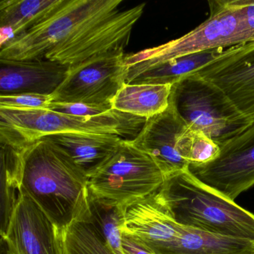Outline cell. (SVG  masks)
<instances>
[{"mask_svg":"<svg viewBox=\"0 0 254 254\" xmlns=\"http://www.w3.org/2000/svg\"><path fill=\"white\" fill-rule=\"evenodd\" d=\"M172 87V84L126 83L113 99V108L148 120L169 108Z\"/></svg>","mask_w":254,"mask_h":254,"instance_id":"obj_18","label":"cell"},{"mask_svg":"<svg viewBox=\"0 0 254 254\" xmlns=\"http://www.w3.org/2000/svg\"><path fill=\"white\" fill-rule=\"evenodd\" d=\"M112 104L107 105H90L83 103H64L53 102L50 111L78 117H93L106 114L112 111Z\"/></svg>","mask_w":254,"mask_h":254,"instance_id":"obj_22","label":"cell"},{"mask_svg":"<svg viewBox=\"0 0 254 254\" xmlns=\"http://www.w3.org/2000/svg\"><path fill=\"white\" fill-rule=\"evenodd\" d=\"M147 120L117 110L93 117H78L50 110L8 109L0 108V138L29 145L57 133L114 134L134 139Z\"/></svg>","mask_w":254,"mask_h":254,"instance_id":"obj_5","label":"cell"},{"mask_svg":"<svg viewBox=\"0 0 254 254\" xmlns=\"http://www.w3.org/2000/svg\"><path fill=\"white\" fill-rule=\"evenodd\" d=\"M90 224L117 254H125L122 229L126 222L127 206L90 196Z\"/></svg>","mask_w":254,"mask_h":254,"instance_id":"obj_19","label":"cell"},{"mask_svg":"<svg viewBox=\"0 0 254 254\" xmlns=\"http://www.w3.org/2000/svg\"><path fill=\"white\" fill-rule=\"evenodd\" d=\"M124 50L95 56L69 67L66 78L53 94L54 102L112 104L126 84L127 68Z\"/></svg>","mask_w":254,"mask_h":254,"instance_id":"obj_9","label":"cell"},{"mask_svg":"<svg viewBox=\"0 0 254 254\" xmlns=\"http://www.w3.org/2000/svg\"><path fill=\"white\" fill-rule=\"evenodd\" d=\"M122 245L125 254H152L126 233H122Z\"/></svg>","mask_w":254,"mask_h":254,"instance_id":"obj_23","label":"cell"},{"mask_svg":"<svg viewBox=\"0 0 254 254\" xmlns=\"http://www.w3.org/2000/svg\"><path fill=\"white\" fill-rule=\"evenodd\" d=\"M59 238L63 254H117L90 223H74Z\"/></svg>","mask_w":254,"mask_h":254,"instance_id":"obj_20","label":"cell"},{"mask_svg":"<svg viewBox=\"0 0 254 254\" xmlns=\"http://www.w3.org/2000/svg\"><path fill=\"white\" fill-rule=\"evenodd\" d=\"M159 254H254V242L181 224L175 239Z\"/></svg>","mask_w":254,"mask_h":254,"instance_id":"obj_15","label":"cell"},{"mask_svg":"<svg viewBox=\"0 0 254 254\" xmlns=\"http://www.w3.org/2000/svg\"><path fill=\"white\" fill-rule=\"evenodd\" d=\"M123 0H63L41 23L1 46L0 59H45L71 67L125 50L145 4L120 9Z\"/></svg>","mask_w":254,"mask_h":254,"instance_id":"obj_1","label":"cell"},{"mask_svg":"<svg viewBox=\"0 0 254 254\" xmlns=\"http://www.w3.org/2000/svg\"><path fill=\"white\" fill-rule=\"evenodd\" d=\"M157 195L187 227L254 242V213L197 178L190 168L166 177Z\"/></svg>","mask_w":254,"mask_h":254,"instance_id":"obj_3","label":"cell"},{"mask_svg":"<svg viewBox=\"0 0 254 254\" xmlns=\"http://www.w3.org/2000/svg\"><path fill=\"white\" fill-rule=\"evenodd\" d=\"M205 136L187 124L169 103L164 112L147 120L130 141L151 157L166 178L191 166L197 147Z\"/></svg>","mask_w":254,"mask_h":254,"instance_id":"obj_8","label":"cell"},{"mask_svg":"<svg viewBox=\"0 0 254 254\" xmlns=\"http://www.w3.org/2000/svg\"><path fill=\"white\" fill-rule=\"evenodd\" d=\"M170 103L191 128L220 146L254 122L244 115L218 86L197 74L187 75L172 85Z\"/></svg>","mask_w":254,"mask_h":254,"instance_id":"obj_6","label":"cell"},{"mask_svg":"<svg viewBox=\"0 0 254 254\" xmlns=\"http://www.w3.org/2000/svg\"><path fill=\"white\" fill-rule=\"evenodd\" d=\"M220 147L219 156L215 160L190 169L200 181L235 200L254 187V122Z\"/></svg>","mask_w":254,"mask_h":254,"instance_id":"obj_10","label":"cell"},{"mask_svg":"<svg viewBox=\"0 0 254 254\" xmlns=\"http://www.w3.org/2000/svg\"><path fill=\"white\" fill-rule=\"evenodd\" d=\"M166 180L148 154L124 139L115 154L89 178L90 196L128 206L157 192Z\"/></svg>","mask_w":254,"mask_h":254,"instance_id":"obj_7","label":"cell"},{"mask_svg":"<svg viewBox=\"0 0 254 254\" xmlns=\"http://www.w3.org/2000/svg\"><path fill=\"white\" fill-rule=\"evenodd\" d=\"M227 49H214L171 59L154 66L127 71L126 84H172L194 73Z\"/></svg>","mask_w":254,"mask_h":254,"instance_id":"obj_16","label":"cell"},{"mask_svg":"<svg viewBox=\"0 0 254 254\" xmlns=\"http://www.w3.org/2000/svg\"><path fill=\"white\" fill-rule=\"evenodd\" d=\"M44 138L66 151L88 178L115 154L125 139L117 135L79 133H57Z\"/></svg>","mask_w":254,"mask_h":254,"instance_id":"obj_14","label":"cell"},{"mask_svg":"<svg viewBox=\"0 0 254 254\" xmlns=\"http://www.w3.org/2000/svg\"><path fill=\"white\" fill-rule=\"evenodd\" d=\"M68 69V66L45 59H0V96L53 95L66 78Z\"/></svg>","mask_w":254,"mask_h":254,"instance_id":"obj_13","label":"cell"},{"mask_svg":"<svg viewBox=\"0 0 254 254\" xmlns=\"http://www.w3.org/2000/svg\"><path fill=\"white\" fill-rule=\"evenodd\" d=\"M89 178L61 147L47 138L28 145L20 191L29 196L59 234L91 218Z\"/></svg>","mask_w":254,"mask_h":254,"instance_id":"obj_2","label":"cell"},{"mask_svg":"<svg viewBox=\"0 0 254 254\" xmlns=\"http://www.w3.org/2000/svg\"><path fill=\"white\" fill-rule=\"evenodd\" d=\"M5 254H7L6 251H5Z\"/></svg>","mask_w":254,"mask_h":254,"instance_id":"obj_24","label":"cell"},{"mask_svg":"<svg viewBox=\"0 0 254 254\" xmlns=\"http://www.w3.org/2000/svg\"><path fill=\"white\" fill-rule=\"evenodd\" d=\"M63 0H2L1 46L26 33L51 14Z\"/></svg>","mask_w":254,"mask_h":254,"instance_id":"obj_17","label":"cell"},{"mask_svg":"<svg viewBox=\"0 0 254 254\" xmlns=\"http://www.w3.org/2000/svg\"><path fill=\"white\" fill-rule=\"evenodd\" d=\"M2 241L7 254H63L56 226L22 191Z\"/></svg>","mask_w":254,"mask_h":254,"instance_id":"obj_12","label":"cell"},{"mask_svg":"<svg viewBox=\"0 0 254 254\" xmlns=\"http://www.w3.org/2000/svg\"><path fill=\"white\" fill-rule=\"evenodd\" d=\"M53 102V95L21 93L0 96V108L8 109L23 111L50 110V105Z\"/></svg>","mask_w":254,"mask_h":254,"instance_id":"obj_21","label":"cell"},{"mask_svg":"<svg viewBox=\"0 0 254 254\" xmlns=\"http://www.w3.org/2000/svg\"><path fill=\"white\" fill-rule=\"evenodd\" d=\"M209 15L184 36L126 56L127 71L136 70L181 56L214 49H228L254 41L248 0L209 1Z\"/></svg>","mask_w":254,"mask_h":254,"instance_id":"obj_4","label":"cell"},{"mask_svg":"<svg viewBox=\"0 0 254 254\" xmlns=\"http://www.w3.org/2000/svg\"><path fill=\"white\" fill-rule=\"evenodd\" d=\"M194 74L218 86L254 121V41L227 49Z\"/></svg>","mask_w":254,"mask_h":254,"instance_id":"obj_11","label":"cell"}]
</instances>
